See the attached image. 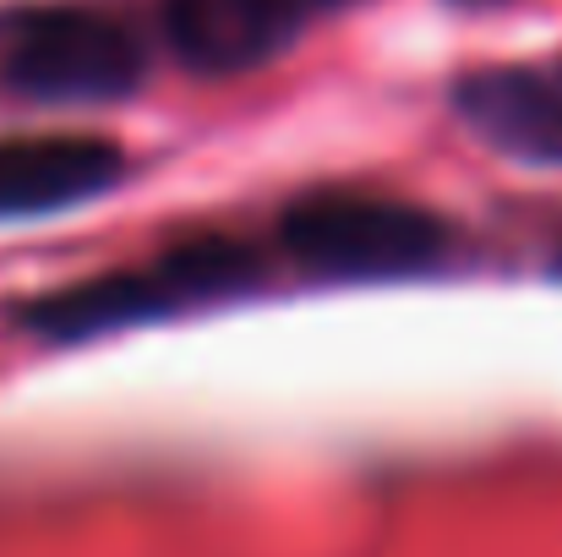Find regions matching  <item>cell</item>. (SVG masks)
Wrapping results in <instances>:
<instances>
[{
    "instance_id": "obj_1",
    "label": "cell",
    "mask_w": 562,
    "mask_h": 557,
    "mask_svg": "<svg viewBox=\"0 0 562 557\" xmlns=\"http://www.w3.org/2000/svg\"><path fill=\"white\" fill-rule=\"evenodd\" d=\"M257 279H262V252L240 235L207 230V235L176 241L170 252H159L148 263L60 285V290L27 301L16 318L44 345H88L115 328H143L159 318H181L196 307L246 296Z\"/></svg>"
},
{
    "instance_id": "obj_2",
    "label": "cell",
    "mask_w": 562,
    "mask_h": 557,
    "mask_svg": "<svg viewBox=\"0 0 562 557\" xmlns=\"http://www.w3.org/2000/svg\"><path fill=\"white\" fill-rule=\"evenodd\" d=\"M279 241L323 279H409L442 268L459 246L442 213L372 191H317L290 202Z\"/></svg>"
},
{
    "instance_id": "obj_3",
    "label": "cell",
    "mask_w": 562,
    "mask_h": 557,
    "mask_svg": "<svg viewBox=\"0 0 562 557\" xmlns=\"http://www.w3.org/2000/svg\"><path fill=\"white\" fill-rule=\"evenodd\" d=\"M0 77L44 104H104L143 88L148 49L110 11L27 5L0 16Z\"/></svg>"
},
{
    "instance_id": "obj_4",
    "label": "cell",
    "mask_w": 562,
    "mask_h": 557,
    "mask_svg": "<svg viewBox=\"0 0 562 557\" xmlns=\"http://www.w3.org/2000/svg\"><path fill=\"white\" fill-rule=\"evenodd\" d=\"M453 110L486 148L562 170V66H481L453 82Z\"/></svg>"
},
{
    "instance_id": "obj_5",
    "label": "cell",
    "mask_w": 562,
    "mask_h": 557,
    "mask_svg": "<svg viewBox=\"0 0 562 557\" xmlns=\"http://www.w3.org/2000/svg\"><path fill=\"white\" fill-rule=\"evenodd\" d=\"M126 176V148L93 132L0 137V224L104 197Z\"/></svg>"
},
{
    "instance_id": "obj_6",
    "label": "cell",
    "mask_w": 562,
    "mask_h": 557,
    "mask_svg": "<svg viewBox=\"0 0 562 557\" xmlns=\"http://www.w3.org/2000/svg\"><path fill=\"white\" fill-rule=\"evenodd\" d=\"M312 22L306 0H165V38L202 77H235L273 60Z\"/></svg>"
},
{
    "instance_id": "obj_7",
    "label": "cell",
    "mask_w": 562,
    "mask_h": 557,
    "mask_svg": "<svg viewBox=\"0 0 562 557\" xmlns=\"http://www.w3.org/2000/svg\"><path fill=\"white\" fill-rule=\"evenodd\" d=\"M328 5H345V0H306V11L317 16V11H328Z\"/></svg>"
}]
</instances>
